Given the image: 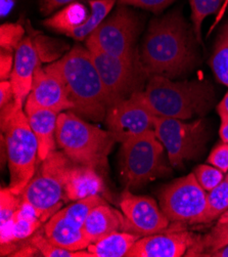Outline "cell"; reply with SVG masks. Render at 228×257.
<instances>
[{
    "mask_svg": "<svg viewBox=\"0 0 228 257\" xmlns=\"http://www.w3.org/2000/svg\"><path fill=\"white\" fill-rule=\"evenodd\" d=\"M140 61L149 77L158 75L174 79L193 68L196 61L193 36L179 12L150 22Z\"/></svg>",
    "mask_w": 228,
    "mask_h": 257,
    "instance_id": "1",
    "label": "cell"
},
{
    "mask_svg": "<svg viewBox=\"0 0 228 257\" xmlns=\"http://www.w3.org/2000/svg\"><path fill=\"white\" fill-rule=\"evenodd\" d=\"M65 81L74 113L93 121L106 119L113 105L89 50L75 46L61 60L55 62Z\"/></svg>",
    "mask_w": 228,
    "mask_h": 257,
    "instance_id": "2",
    "label": "cell"
},
{
    "mask_svg": "<svg viewBox=\"0 0 228 257\" xmlns=\"http://www.w3.org/2000/svg\"><path fill=\"white\" fill-rule=\"evenodd\" d=\"M142 95L156 117L180 120L205 115L212 108L215 99L214 89L208 82L172 81L158 75L149 77Z\"/></svg>",
    "mask_w": 228,
    "mask_h": 257,
    "instance_id": "3",
    "label": "cell"
},
{
    "mask_svg": "<svg viewBox=\"0 0 228 257\" xmlns=\"http://www.w3.org/2000/svg\"><path fill=\"white\" fill-rule=\"evenodd\" d=\"M2 131L6 139L11 173L9 188L21 196L36 173L38 143L27 114L15 100L2 109Z\"/></svg>",
    "mask_w": 228,
    "mask_h": 257,
    "instance_id": "4",
    "label": "cell"
},
{
    "mask_svg": "<svg viewBox=\"0 0 228 257\" xmlns=\"http://www.w3.org/2000/svg\"><path fill=\"white\" fill-rule=\"evenodd\" d=\"M56 138L71 161L94 169L108 165V156L118 142L112 132L85 122L74 112L60 113Z\"/></svg>",
    "mask_w": 228,
    "mask_h": 257,
    "instance_id": "5",
    "label": "cell"
},
{
    "mask_svg": "<svg viewBox=\"0 0 228 257\" xmlns=\"http://www.w3.org/2000/svg\"><path fill=\"white\" fill-rule=\"evenodd\" d=\"M72 165L65 153L54 151L36 170L30 183L21 194L22 201L29 204L37 217L47 221L62 206L65 184Z\"/></svg>",
    "mask_w": 228,
    "mask_h": 257,
    "instance_id": "6",
    "label": "cell"
},
{
    "mask_svg": "<svg viewBox=\"0 0 228 257\" xmlns=\"http://www.w3.org/2000/svg\"><path fill=\"white\" fill-rule=\"evenodd\" d=\"M138 16L127 6H118L86 39V46H95L104 53L124 60H137L135 49L139 32Z\"/></svg>",
    "mask_w": 228,
    "mask_h": 257,
    "instance_id": "7",
    "label": "cell"
},
{
    "mask_svg": "<svg viewBox=\"0 0 228 257\" xmlns=\"http://www.w3.org/2000/svg\"><path fill=\"white\" fill-rule=\"evenodd\" d=\"M86 48L89 50L113 105L141 90L140 88L148 75L140 58L129 61L106 54L95 46H86Z\"/></svg>",
    "mask_w": 228,
    "mask_h": 257,
    "instance_id": "8",
    "label": "cell"
},
{
    "mask_svg": "<svg viewBox=\"0 0 228 257\" xmlns=\"http://www.w3.org/2000/svg\"><path fill=\"white\" fill-rule=\"evenodd\" d=\"M122 144L123 169L128 186H141L163 173L164 146L155 131L132 137Z\"/></svg>",
    "mask_w": 228,
    "mask_h": 257,
    "instance_id": "9",
    "label": "cell"
},
{
    "mask_svg": "<svg viewBox=\"0 0 228 257\" xmlns=\"http://www.w3.org/2000/svg\"><path fill=\"white\" fill-rule=\"evenodd\" d=\"M207 196L193 172L163 190L161 209L172 222L200 223L207 209Z\"/></svg>",
    "mask_w": 228,
    "mask_h": 257,
    "instance_id": "10",
    "label": "cell"
},
{
    "mask_svg": "<svg viewBox=\"0 0 228 257\" xmlns=\"http://www.w3.org/2000/svg\"><path fill=\"white\" fill-rule=\"evenodd\" d=\"M155 134L167 149L170 162L175 167L193 159L205 142V126L201 120L185 123L180 119L156 117Z\"/></svg>",
    "mask_w": 228,
    "mask_h": 257,
    "instance_id": "11",
    "label": "cell"
},
{
    "mask_svg": "<svg viewBox=\"0 0 228 257\" xmlns=\"http://www.w3.org/2000/svg\"><path fill=\"white\" fill-rule=\"evenodd\" d=\"M155 119L156 116L145 104L140 90L112 105L105 120L109 131L118 142L123 143L132 137L155 131Z\"/></svg>",
    "mask_w": 228,
    "mask_h": 257,
    "instance_id": "12",
    "label": "cell"
},
{
    "mask_svg": "<svg viewBox=\"0 0 228 257\" xmlns=\"http://www.w3.org/2000/svg\"><path fill=\"white\" fill-rule=\"evenodd\" d=\"M120 206L125 216V232L145 237L162 233L169 226L170 220L157 202L149 197L135 196L126 191L122 195Z\"/></svg>",
    "mask_w": 228,
    "mask_h": 257,
    "instance_id": "13",
    "label": "cell"
},
{
    "mask_svg": "<svg viewBox=\"0 0 228 257\" xmlns=\"http://www.w3.org/2000/svg\"><path fill=\"white\" fill-rule=\"evenodd\" d=\"M27 100L38 107L58 113L74 109L63 76L55 63L45 68L40 65L37 67Z\"/></svg>",
    "mask_w": 228,
    "mask_h": 257,
    "instance_id": "14",
    "label": "cell"
},
{
    "mask_svg": "<svg viewBox=\"0 0 228 257\" xmlns=\"http://www.w3.org/2000/svg\"><path fill=\"white\" fill-rule=\"evenodd\" d=\"M194 240L185 230L158 233L139 238L129 250L127 257H180Z\"/></svg>",
    "mask_w": 228,
    "mask_h": 257,
    "instance_id": "15",
    "label": "cell"
},
{
    "mask_svg": "<svg viewBox=\"0 0 228 257\" xmlns=\"http://www.w3.org/2000/svg\"><path fill=\"white\" fill-rule=\"evenodd\" d=\"M15 51L14 68L10 81L14 89L15 102L23 107L31 92L34 74L40 65V58L30 36L25 37Z\"/></svg>",
    "mask_w": 228,
    "mask_h": 257,
    "instance_id": "16",
    "label": "cell"
},
{
    "mask_svg": "<svg viewBox=\"0 0 228 257\" xmlns=\"http://www.w3.org/2000/svg\"><path fill=\"white\" fill-rule=\"evenodd\" d=\"M25 111L38 143V160L41 162L55 151L60 113L38 107L28 100H26Z\"/></svg>",
    "mask_w": 228,
    "mask_h": 257,
    "instance_id": "17",
    "label": "cell"
},
{
    "mask_svg": "<svg viewBox=\"0 0 228 257\" xmlns=\"http://www.w3.org/2000/svg\"><path fill=\"white\" fill-rule=\"evenodd\" d=\"M44 235L58 247L70 251H80L90 245L84 236L83 225L67 217L61 210L47 220Z\"/></svg>",
    "mask_w": 228,
    "mask_h": 257,
    "instance_id": "18",
    "label": "cell"
},
{
    "mask_svg": "<svg viewBox=\"0 0 228 257\" xmlns=\"http://www.w3.org/2000/svg\"><path fill=\"white\" fill-rule=\"evenodd\" d=\"M124 218L105 202L95 206L86 217L83 233L90 244H93L123 228Z\"/></svg>",
    "mask_w": 228,
    "mask_h": 257,
    "instance_id": "19",
    "label": "cell"
},
{
    "mask_svg": "<svg viewBox=\"0 0 228 257\" xmlns=\"http://www.w3.org/2000/svg\"><path fill=\"white\" fill-rule=\"evenodd\" d=\"M41 222L30 205L22 201L13 217L2 225V250L8 249L18 241L32 237Z\"/></svg>",
    "mask_w": 228,
    "mask_h": 257,
    "instance_id": "20",
    "label": "cell"
},
{
    "mask_svg": "<svg viewBox=\"0 0 228 257\" xmlns=\"http://www.w3.org/2000/svg\"><path fill=\"white\" fill-rule=\"evenodd\" d=\"M104 191V183L94 168L88 166H72L65 184L66 200L78 201Z\"/></svg>",
    "mask_w": 228,
    "mask_h": 257,
    "instance_id": "21",
    "label": "cell"
},
{
    "mask_svg": "<svg viewBox=\"0 0 228 257\" xmlns=\"http://www.w3.org/2000/svg\"><path fill=\"white\" fill-rule=\"evenodd\" d=\"M140 236L129 232H116L108 237L90 244L87 249L93 257H123L127 256L129 250Z\"/></svg>",
    "mask_w": 228,
    "mask_h": 257,
    "instance_id": "22",
    "label": "cell"
},
{
    "mask_svg": "<svg viewBox=\"0 0 228 257\" xmlns=\"http://www.w3.org/2000/svg\"><path fill=\"white\" fill-rule=\"evenodd\" d=\"M88 12L82 5L74 3L52 18L46 19L43 25L49 29L68 35L72 30L83 25L88 19Z\"/></svg>",
    "mask_w": 228,
    "mask_h": 257,
    "instance_id": "23",
    "label": "cell"
},
{
    "mask_svg": "<svg viewBox=\"0 0 228 257\" xmlns=\"http://www.w3.org/2000/svg\"><path fill=\"white\" fill-rule=\"evenodd\" d=\"M87 3L90 8L88 19L83 25L68 34V36L78 41L87 39L98 28V26L110 15L117 0H88Z\"/></svg>",
    "mask_w": 228,
    "mask_h": 257,
    "instance_id": "24",
    "label": "cell"
},
{
    "mask_svg": "<svg viewBox=\"0 0 228 257\" xmlns=\"http://www.w3.org/2000/svg\"><path fill=\"white\" fill-rule=\"evenodd\" d=\"M228 244V222L217 224L209 234L195 238L186 252V256H208L210 253Z\"/></svg>",
    "mask_w": 228,
    "mask_h": 257,
    "instance_id": "25",
    "label": "cell"
},
{
    "mask_svg": "<svg viewBox=\"0 0 228 257\" xmlns=\"http://www.w3.org/2000/svg\"><path fill=\"white\" fill-rule=\"evenodd\" d=\"M210 65L216 78L228 87V23L218 34Z\"/></svg>",
    "mask_w": 228,
    "mask_h": 257,
    "instance_id": "26",
    "label": "cell"
},
{
    "mask_svg": "<svg viewBox=\"0 0 228 257\" xmlns=\"http://www.w3.org/2000/svg\"><path fill=\"white\" fill-rule=\"evenodd\" d=\"M228 209V175L207 196V209L200 223L209 222Z\"/></svg>",
    "mask_w": 228,
    "mask_h": 257,
    "instance_id": "27",
    "label": "cell"
},
{
    "mask_svg": "<svg viewBox=\"0 0 228 257\" xmlns=\"http://www.w3.org/2000/svg\"><path fill=\"white\" fill-rule=\"evenodd\" d=\"M223 0H189L191 9V21L196 40L201 42V25L205 19L216 14L220 9Z\"/></svg>",
    "mask_w": 228,
    "mask_h": 257,
    "instance_id": "28",
    "label": "cell"
},
{
    "mask_svg": "<svg viewBox=\"0 0 228 257\" xmlns=\"http://www.w3.org/2000/svg\"><path fill=\"white\" fill-rule=\"evenodd\" d=\"M31 245H33L38 252H40L45 257H93V255L87 251H70L61 247H58L54 243L50 242L46 236L42 234H36L32 237Z\"/></svg>",
    "mask_w": 228,
    "mask_h": 257,
    "instance_id": "29",
    "label": "cell"
},
{
    "mask_svg": "<svg viewBox=\"0 0 228 257\" xmlns=\"http://www.w3.org/2000/svg\"><path fill=\"white\" fill-rule=\"evenodd\" d=\"M30 37L32 38L34 45L37 49L40 61H53L61 56L63 46L58 41L45 37L41 35V33L36 32L32 33Z\"/></svg>",
    "mask_w": 228,
    "mask_h": 257,
    "instance_id": "30",
    "label": "cell"
},
{
    "mask_svg": "<svg viewBox=\"0 0 228 257\" xmlns=\"http://www.w3.org/2000/svg\"><path fill=\"white\" fill-rule=\"evenodd\" d=\"M24 28L19 23L2 25V27H0V46H2V50L13 53L24 39Z\"/></svg>",
    "mask_w": 228,
    "mask_h": 257,
    "instance_id": "31",
    "label": "cell"
},
{
    "mask_svg": "<svg viewBox=\"0 0 228 257\" xmlns=\"http://www.w3.org/2000/svg\"><path fill=\"white\" fill-rule=\"evenodd\" d=\"M194 175L200 187L206 192H211L219 186L224 179L223 172L218 168L210 165H200L195 171Z\"/></svg>",
    "mask_w": 228,
    "mask_h": 257,
    "instance_id": "32",
    "label": "cell"
},
{
    "mask_svg": "<svg viewBox=\"0 0 228 257\" xmlns=\"http://www.w3.org/2000/svg\"><path fill=\"white\" fill-rule=\"evenodd\" d=\"M22 204V197L14 194L10 188L0 192V221L2 225L7 223Z\"/></svg>",
    "mask_w": 228,
    "mask_h": 257,
    "instance_id": "33",
    "label": "cell"
},
{
    "mask_svg": "<svg viewBox=\"0 0 228 257\" xmlns=\"http://www.w3.org/2000/svg\"><path fill=\"white\" fill-rule=\"evenodd\" d=\"M175 0H117L118 6H127L149 11L154 14H160Z\"/></svg>",
    "mask_w": 228,
    "mask_h": 257,
    "instance_id": "34",
    "label": "cell"
},
{
    "mask_svg": "<svg viewBox=\"0 0 228 257\" xmlns=\"http://www.w3.org/2000/svg\"><path fill=\"white\" fill-rule=\"evenodd\" d=\"M208 162L223 173L228 172V144L223 143L217 146L210 154Z\"/></svg>",
    "mask_w": 228,
    "mask_h": 257,
    "instance_id": "35",
    "label": "cell"
},
{
    "mask_svg": "<svg viewBox=\"0 0 228 257\" xmlns=\"http://www.w3.org/2000/svg\"><path fill=\"white\" fill-rule=\"evenodd\" d=\"M14 61L15 59L12 53L2 50V55H0V79L8 80L11 78L14 68Z\"/></svg>",
    "mask_w": 228,
    "mask_h": 257,
    "instance_id": "36",
    "label": "cell"
},
{
    "mask_svg": "<svg viewBox=\"0 0 228 257\" xmlns=\"http://www.w3.org/2000/svg\"><path fill=\"white\" fill-rule=\"evenodd\" d=\"M77 2L79 0H39L40 12L44 16H47L64 6H69Z\"/></svg>",
    "mask_w": 228,
    "mask_h": 257,
    "instance_id": "37",
    "label": "cell"
},
{
    "mask_svg": "<svg viewBox=\"0 0 228 257\" xmlns=\"http://www.w3.org/2000/svg\"><path fill=\"white\" fill-rule=\"evenodd\" d=\"M14 100L15 95L11 81L2 80V82H0V108H6Z\"/></svg>",
    "mask_w": 228,
    "mask_h": 257,
    "instance_id": "38",
    "label": "cell"
},
{
    "mask_svg": "<svg viewBox=\"0 0 228 257\" xmlns=\"http://www.w3.org/2000/svg\"><path fill=\"white\" fill-rule=\"evenodd\" d=\"M217 112L221 120L228 119V91L226 92V94L224 95V97L217 106Z\"/></svg>",
    "mask_w": 228,
    "mask_h": 257,
    "instance_id": "39",
    "label": "cell"
},
{
    "mask_svg": "<svg viewBox=\"0 0 228 257\" xmlns=\"http://www.w3.org/2000/svg\"><path fill=\"white\" fill-rule=\"evenodd\" d=\"M220 138L223 143L228 144V119L221 120V126L219 131Z\"/></svg>",
    "mask_w": 228,
    "mask_h": 257,
    "instance_id": "40",
    "label": "cell"
},
{
    "mask_svg": "<svg viewBox=\"0 0 228 257\" xmlns=\"http://www.w3.org/2000/svg\"><path fill=\"white\" fill-rule=\"evenodd\" d=\"M208 256L209 257H228V244L210 253Z\"/></svg>",
    "mask_w": 228,
    "mask_h": 257,
    "instance_id": "41",
    "label": "cell"
}]
</instances>
